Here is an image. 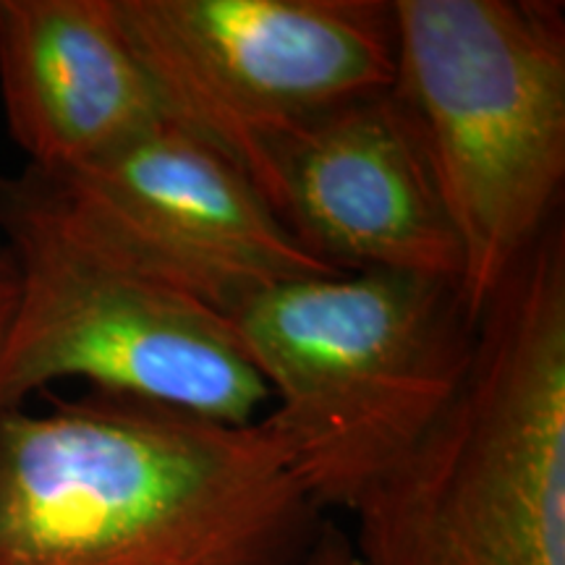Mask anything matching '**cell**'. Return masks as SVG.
<instances>
[{
	"label": "cell",
	"instance_id": "obj_1",
	"mask_svg": "<svg viewBox=\"0 0 565 565\" xmlns=\"http://www.w3.org/2000/svg\"><path fill=\"white\" fill-rule=\"evenodd\" d=\"M312 511L265 416L105 393L0 412V565H288Z\"/></svg>",
	"mask_w": 565,
	"mask_h": 565
},
{
	"label": "cell",
	"instance_id": "obj_4",
	"mask_svg": "<svg viewBox=\"0 0 565 565\" xmlns=\"http://www.w3.org/2000/svg\"><path fill=\"white\" fill-rule=\"evenodd\" d=\"M0 233L19 270L0 412L76 377L217 422L263 419L270 391L228 317L134 257L51 175L0 179Z\"/></svg>",
	"mask_w": 565,
	"mask_h": 565
},
{
	"label": "cell",
	"instance_id": "obj_10",
	"mask_svg": "<svg viewBox=\"0 0 565 565\" xmlns=\"http://www.w3.org/2000/svg\"><path fill=\"white\" fill-rule=\"evenodd\" d=\"M17 301H19L17 259H13L11 246L6 244L3 233H0V362H3L6 343H9L13 315H17Z\"/></svg>",
	"mask_w": 565,
	"mask_h": 565
},
{
	"label": "cell",
	"instance_id": "obj_3",
	"mask_svg": "<svg viewBox=\"0 0 565 565\" xmlns=\"http://www.w3.org/2000/svg\"><path fill=\"white\" fill-rule=\"evenodd\" d=\"M231 322L315 508L345 511L443 414L477 343L458 282L380 270L286 282Z\"/></svg>",
	"mask_w": 565,
	"mask_h": 565
},
{
	"label": "cell",
	"instance_id": "obj_9",
	"mask_svg": "<svg viewBox=\"0 0 565 565\" xmlns=\"http://www.w3.org/2000/svg\"><path fill=\"white\" fill-rule=\"evenodd\" d=\"M0 97L13 141L47 175L171 124L116 0H0Z\"/></svg>",
	"mask_w": 565,
	"mask_h": 565
},
{
	"label": "cell",
	"instance_id": "obj_5",
	"mask_svg": "<svg viewBox=\"0 0 565 565\" xmlns=\"http://www.w3.org/2000/svg\"><path fill=\"white\" fill-rule=\"evenodd\" d=\"M395 92L419 124L479 320L557 221L565 11L553 0H393Z\"/></svg>",
	"mask_w": 565,
	"mask_h": 565
},
{
	"label": "cell",
	"instance_id": "obj_7",
	"mask_svg": "<svg viewBox=\"0 0 565 565\" xmlns=\"http://www.w3.org/2000/svg\"><path fill=\"white\" fill-rule=\"evenodd\" d=\"M51 179L134 257L228 320L273 288L341 273L236 162L175 124Z\"/></svg>",
	"mask_w": 565,
	"mask_h": 565
},
{
	"label": "cell",
	"instance_id": "obj_6",
	"mask_svg": "<svg viewBox=\"0 0 565 565\" xmlns=\"http://www.w3.org/2000/svg\"><path fill=\"white\" fill-rule=\"evenodd\" d=\"M171 124L263 192L273 147L395 84L393 0H116Z\"/></svg>",
	"mask_w": 565,
	"mask_h": 565
},
{
	"label": "cell",
	"instance_id": "obj_8",
	"mask_svg": "<svg viewBox=\"0 0 565 565\" xmlns=\"http://www.w3.org/2000/svg\"><path fill=\"white\" fill-rule=\"evenodd\" d=\"M263 196L341 273H404L461 286V244L419 124L395 87L322 113L273 147Z\"/></svg>",
	"mask_w": 565,
	"mask_h": 565
},
{
	"label": "cell",
	"instance_id": "obj_11",
	"mask_svg": "<svg viewBox=\"0 0 565 565\" xmlns=\"http://www.w3.org/2000/svg\"><path fill=\"white\" fill-rule=\"evenodd\" d=\"M288 565H362L356 561L351 540H345L341 532H322L312 545L301 550Z\"/></svg>",
	"mask_w": 565,
	"mask_h": 565
},
{
	"label": "cell",
	"instance_id": "obj_2",
	"mask_svg": "<svg viewBox=\"0 0 565 565\" xmlns=\"http://www.w3.org/2000/svg\"><path fill=\"white\" fill-rule=\"evenodd\" d=\"M351 513L362 565H565L561 217L484 303L450 404Z\"/></svg>",
	"mask_w": 565,
	"mask_h": 565
}]
</instances>
